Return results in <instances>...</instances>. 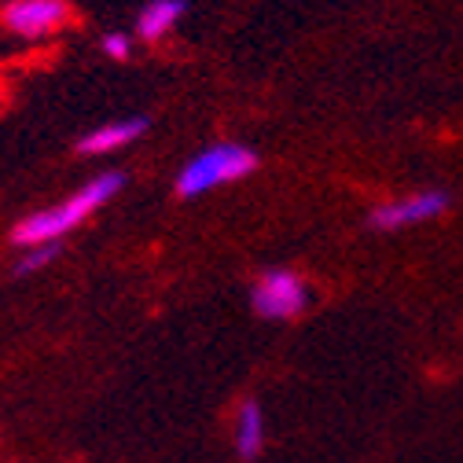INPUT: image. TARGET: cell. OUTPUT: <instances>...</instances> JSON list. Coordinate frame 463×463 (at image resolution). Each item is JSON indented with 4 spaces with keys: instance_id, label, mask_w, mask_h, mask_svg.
I'll list each match as a JSON object with an SVG mask.
<instances>
[{
    "instance_id": "cell-7",
    "label": "cell",
    "mask_w": 463,
    "mask_h": 463,
    "mask_svg": "<svg viewBox=\"0 0 463 463\" xmlns=\"http://www.w3.org/2000/svg\"><path fill=\"white\" fill-rule=\"evenodd\" d=\"M261 449H265V412L258 401H243L236 416V452L243 459H258Z\"/></svg>"
},
{
    "instance_id": "cell-2",
    "label": "cell",
    "mask_w": 463,
    "mask_h": 463,
    "mask_svg": "<svg viewBox=\"0 0 463 463\" xmlns=\"http://www.w3.org/2000/svg\"><path fill=\"white\" fill-rule=\"evenodd\" d=\"M258 165V155L243 144H213L206 147L203 155H195L177 177V195L184 199H195L203 192H213L217 184H228V181H240Z\"/></svg>"
},
{
    "instance_id": "cell-9",
    "label": "cell",
    "mask_w": 463,
    "mask_h": 463,
    "mask_svg": "<svg viewBox=\"0 0 463 463\" xmlns=\"http://www.w3.org/2000/svg\"><path fill=\"white\" fill-rule=\"evenodd\" d=\"M55 254H60V240H55V243H41L30 258H23V261L15 265V276H33V272L44 269L48 261H55Z\"/></svg>"
},
{
    "instance_id": "cell-6",
    "label": "cell",
    "mask_w": 463,
    "mask_h": 463,
    "mask_svg": "<svg viewBox=\"0 0 463 463\" xmlns=\"http://www.w3.org/2000/svg\"><path fill=\"white\" fill-rule=\"evenodd\" d=\"M147 133V118H122V122H110V126H99L96 133L81 137L78 140V151L81 155H110L126 144H133L137 137Z\"/></svg>"
},
{
    "instance_id": "cell-1",
    "label": "cell",
    "mask_w": 463,
    "mask_h": 463,
    "mask_svg": "<svg viewBox=\"0 0 463 463\" xmlns=\"http://www.w3.org/2000/svg\"><path fill=\"white\" fill-rule=\"evenodd\" d=\"M122 188H126L122 173H99V177H92L67 203L52 206V210H41V213H30L26 221H19L15 232H12V243H19V247H41V243L63 240L71 228H78L85 217H92L103 203H110Z\"/></svg>"
},
{
    "instance_id": "cell-3",
    "label": "cell",
    "mask_w": 463,
    "mask_h": 463,
    "mask_svg": "<svg viewBox=\"0 0 463 463\" xmlns=\"http://www.w3.org/2000/svg\"><path fill=\"white\" fill-rule=\"evenodd\" d=\"M250 302H254V313L265 317V320H291L309 306V291H306V283L295 272L269 269L254 283Z\"/></svg>"
},
{
    "instance_id": "cell-8",
    "label": "cell",
    "mask_w": 463,
    "mask_h": 463,
    "mask_svg": "<svg viewBox=\"0 0 463 463\" xmlns=\"http://www.w3.org/2000/svg\"><path fill=\"white\" fill-rule=\"evenodd\" d=\"M181 15H184V0H151L137 19V30L144 41H158L181 23Z\"/></svg>"
},
{
    "instance_id": "cell-10",
    "label": "cell",
    "mask_w": 463,
    "mask_h": 463,
    "mask_svg": "<svg viewBox=\"0 0 463 463\" xmlns=\"http://www.w3.org/2000/svg\"><path fill=\"white\" fill-rule=\"evenodd\" d=\"M129 48H133V44H129L126 33H107V37H103V52L110 55V60H129Z\"/></svg>"
},
{
    "instance_id": "cell-4",
    "label": "cell",
    "mask_w": 463,
    "mask_h": 463,
    "mask_svg": "<svg viewBox=\"0 0 463 463\" xmlns=\"http://www.w3.org/2000/svg\"><path fill=\"white\" fill-rule=\"evenodd\" d=\"M71 19V5L67 0H15L5 8V30L19 33V37H48L60 26H67Z\"/></svg>"
},
{
    "instance_id": "cell-5",
    "label": "cell",
    "mask_w": 463,
    "mask_h": 463,
    "mask_svg": "<svg viewBox=\"0 0 463 463\" xmlns=\"http://www.w3.org/2000/svg\"><path fill=\"white\" fill-rule=\"evenodd\" d=\"M449 210V195L445 192H420V195H409V199H393V203H383L372 210V224L375 228H409V224H420V221H430L438 213Z\"/></svg>"
}]
</instances>
